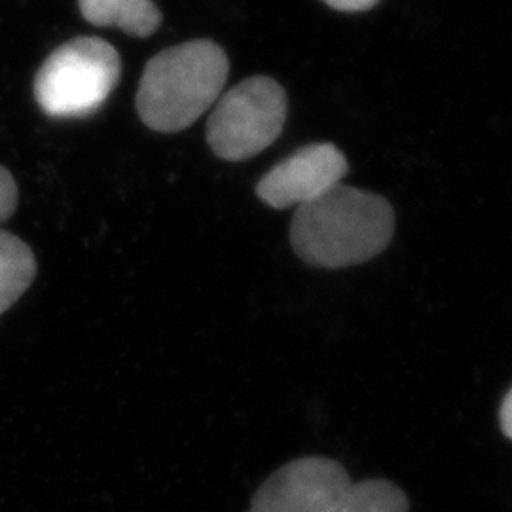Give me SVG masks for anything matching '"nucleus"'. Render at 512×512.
<instances>
[{
  "mask_svg": "<svg viewBox=\"0 0 512 512\" xmlns=\"http://www.w3.org/2000/svg\"><path fill=\"white\" fill-rule=\"evenodd\" d=\"M228 73V57L211 40L167 48L148 61L141 76L139 118L160 133L183 131L215 107Z\"/></svg>",
  "mask_w": 512,
  "mask_h": 512,
  "instance_id": "f03ea898",
  "label": "nucleus"
},
{
  "mask_svg": "<svg viewBox=\"0 0 512 512\" xmlns=\"http://www.w3.org/2000/svg\"><path fill=\"white\" fill-rule=\"evenodd\" d=\"M329 512H410L408 497L387 480L351 482Z\"/></svg>",
  "mask_w": 512,
  "mask_h": 512,
  "instance_id": "1a4fd4ad",
  "label": "nucleus"
},
{
  "mask_svg": "<svg viewBox=\"0 0 512 512\" xmlns=\"http://www.w3.org/2000/svg\"><path fill=\"white\" fill-rule=\"evenodd\" d=\"M18 209V184L12 173L0 165V224L10 219Z\"/></svg>",
  "mask_w": 512,
  "mask_h": 512,
  "instance_id": "9d476101",
  "label": "nucleus"
},
{
  "mask_svg": "<svg viewBox=\"0 0 512 512\" xmlns=\"http://www.w3.org/2000/svg\"><path fill=\"white\" fill-rule=\"evenodd\" d=\"M37 275V258L18 236L0 230V315L10 310Z\"/></svg>",
  "mask_w": 512,
  "mask_h": 512,
  "instance_id": "6e6552de",
  "label": "nucleus"
},
{
  "mask_svg": "<svg viewBox=\"0 0 512 512\" xmlns=\"http://www.w3.org/2000/svg\"><path fill=\"white\" fill-rule=\"evenodd\" d=\"M330 8L340 12H365L376 6L380 0H323Z\"/></svg>",
  "mask_w": 512,
  "mask_h": 512,
  "instance_id": "9b49d317",
  "label": "nucleus"
},
{
  "mask_svg": "<svg viewBox=\"0 0 512 512\" xmlns=\"http://www.w3.org/2000/svg\"><path fill=\"white\" fill-rule=\"evenodd\" d=\"M349 165L332 143H317L296 150L274 165L256 184V196L274 207H302L342 184Z\"/></svg>",
  "mask_w": 512,
  "mask_h": 512,
  "instance_id": "423d86ee",
  "label": "nucleus"
},
{
  "mask_svg": "<svg viewBox=\"0 0 512 512\" xmlns=\"http://www.w3.org/2000/svg\"><path fill=\"white\" fill-rule=\"evenodd\" d=\"M82 16L99 27H118L135 37L152 35L162 14L152 0H78Z\"/></svg>",
  "mask_w": 512,
  "mask_h": 512,
  "instance_id": "0eeeda50",
  "label": "nucleus"
},
{
  "mask_svg": "<svg viewBox=\"0 0 512 512\" xmlns=\"http://www.w3.org/2000/svg\"><path fill=\"white\" fill-rule=\"evenodd\" d=\"M499 425L501 431L507 439L512 440V389L507 393V397L503 399L501 410H499Z\"/></svg>",
  "mask_w": 512,
  "mask_h": 512,
  "instance_id": "f8f14e48",
  "label": "nucleus"
},
{
  "mask_svg": "<svg viewBox=\"0 0 512 512\" xmlns=\"http://www.w3.org/2000/svg\"><path fill=\"white\" fill-rule=\"evenodd\" d=\"M122 61L109 42L78 37L59 46L37 74L35 97L52 118H86L114 92Z\"/></svg>",
  "mask_w": 512,
  "mask_h": 512,
  "instance_id": "7ed1b4c3",
  "label": "nucleus"
},
{
  "mask_svg": "<svg viewBox=\"0 0 512 512\" xmlns=\"http://www.w3.org/2000/svg\"><path fill=\"white\" fill-rule=\"evenodd\" d=\"M395 234L387 200L338 184L296 209L291 224L294 253L317 268H348L380 255Z\"/></svg>",
  "mask_w": 512,
  "mask_h": 512,
  "instance_id": "f257e3e1",
  "label": "nucleus"
},
{
  "mask_svg": "<svg viewBox=\"0 0 512 512\" xmlns=\"http://www.w3.org/2000/svg\"><path fill=\"white\" fill-rule=\"evenodd\" d=\"M353 480L329 458L294 459L256 490L249 512H329Z\"/></svg>",
  "mask_w": 512,
  "mask_h": 512,
  "instance_id": "39448f33",
  "label": "nucleus"
},
{
  "mask_svg": "<svg viewBox=\"0 0 512 512\" xmlns=\"http://www.w3.org/2000/svg\"><path fill=\"white\" fill-rule=\"evenodd\" d=\"M287 120V93L268 76L243 80L220 95L207 124V143L228 162L249 160L274 145Z\"/></svg>",
  "mask_w": 512,
  "mask_h": 512,
  "instance_id": "20e7f679",
  "label": "nucleus"
}]
</instances>
